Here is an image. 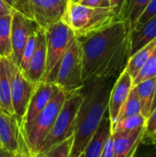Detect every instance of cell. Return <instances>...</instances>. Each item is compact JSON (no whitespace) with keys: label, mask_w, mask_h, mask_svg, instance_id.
<instances>
[{"label":"cell","mask_w":156,"mask_h":157,"mask_svg":"<svg viewBox=\"0 0 156 157\" xmlns=\"http://www.w3.org/2000/svg\"><path fill=\"white\" fill-rule=\"evenodd\" d=\"M156 132V107L151 112L150 116L146 119L144 126V134L143 136H148Z\"/></svg>","instance_id":"obj_29"},{"label":"cell","mask_w":156,"mask_h":157,"mask_svg":"<svg viewBox=\"0 0 156 157\" xmlns=\"http://www.w3.org/2000/svg\"><path fill=\"white\" fill-rule=\"evenodd\" d=\"M61 19L71 28L77 39L89 37L121 20L112 7H91L71 2H68Z\"/></svg>","instance_id":"obj_3"},{"label":"cell","mask_w":156,"mask_h":157,"mask_svg":"<svg viewBox=\"0 0 156 157\" xmlns=\"http://www.w3.org/2000/svg\"><path fill=\"white\" fill-rule=\"evenodd\" d=\"M83 98L84 94L82 89L67 94L56 121L42 143L37 156L44 154L54 145L74 136L77 123V115Z\"/></svg>","instance_id":"obj_4"},{"label":"cell","mask_w":156,"mask_h":157,"mask_svg":"<svg viewBox=\"0 0 156 157\" xmlns=\"http://www.w3.org/2000/svg\"><path fill=\"white\" fill-rule=\"evenodd\" d=\"M117 77L97 78L85 83L70 157H78L98 128L108 111L111 88Z\"/></svg>","instance_id":"obj_2"},{"label":"cell","mask_w":156,"mask_h":157,"mask_svg":"<svg viewBox=\"0 0 156 157\" xmlns=\"http://www.w3.org/2000/svg\"><path fill=\"white\" fill-rule=\"evenodd\" d=\"M100 157H114V152H113V142L111 135L108 139V141L105 144L102 155Z\"/></svg>","instance_id":"obj_31"},{"label":"cell","mask_w":156,"mask_h":157,"mask_svg":"<svg viewBox=\"0 0 156 157\" xmlns=\"http://www.w3.org/2000/svg\"><path fill=\"white\" fill-rule=\"evenodd\" d=\"M124 2H125V0H110L111 7L119 14V16H120V10L122 8Z\"/></svg>","instance_id":"obj_35"},{"label":"cell","mask_w":156,"mask_h":157,"mask_svg":"<svg viewBox=\"0 0 156 157\" xmlns=\"http://www.w3.org/2000/svg\"><path fill=\"white\" fill-rule=\"evenodd\" d=\"M151 0H131L128 5L121 10L120 17L121 20H127L130 24V29L143 12Z\"/></svg>","instance_id":"obj_22"},{"label":"cell","mask_w":156,"mask_h":157,"mask_svg":"<svg viewBox=\"0 0 156 157\" xmlns=\"http://www.w3.org/2000/svg\"><path fill=\"white\" fill-rule=\"evenodd\" d=\"M11 20L12 14L0 17V57H11Z\"/></svg>","instance_id":"obj_21"},{"label":"cell","mask_w":156,"mask_h":157,"mask_svg":"<svg viewBox=\"0 0 156 157\" xmlns=\"http://www.w3.org/2000/svg\"><path fill=\"white\" fill-rule=\"evenodd\" d=\"M145 122L146 118H144L141 113L131 116L114 123L111 126V133L115 132H127L139 128H143L145 126Z\"/></svg>","instance_id":"obj_24"},{"label":"cell","mask_w":156,"mask_h":157,"mask_svg":"<svg viewBox=\"0 0 156 157\" xmlns=\"http://www.w3.org/2000/svg\"><path fill=\"white\" fill-rule=\"evenodd\" d=\"M111 135V121L107 111L104 115L98 128L88 142L84 150L85 157H100L104 146L109 136Z\"/></svg>","instance_id":"obj_16"},{"label":"cell","mask_w":156,"mask_h":157,"mask_svg":"<svg viewBox=\"0 0 156 157\" xmlns=\"http://www.w3.org/2000/svg\"><path fill=\"white\" fill-rule=\"evenodd\" d=\"M78 157H85V154H84V153H82V154H81V155H80Z\"/></svg>","instance_id":"obj_40"},{"label":"cell","mask_w":156,"mask_h":157,"mask_svg":"<svg viewBox=\"0 0 156 157\" xmlns=\"http://www.w3.org/2000/svg\"><path fill=\"white\" fill-rule=\"evenodd\" d=\"M44 30L47 48V64L42 82L52 83L63 56L76 37L71 28L62 19Z\"/></svg>","instance_id":"obj_6"},{"label":"cell","mask_w":156,"mask_h":157,"mask_svg":"<svg viewBox=\"0 0 156 157\" xmlns=\"http://www.w3.org/2000/svg\"><path fill=\"white\" fill-rule=\"evenodd\" d=\"M67 94L60 87L39 115L24 129L26 142L32 157H36L45 138L51 130L65 101Z\"/></svg>","instance_id":"obj_5"},{"label":"cell","mask_w":156,"mask_h":157,"mask_svg":"<svg viewBox=\"0 0 156 157\" xmlns=\"http://www.w3.org/2000/svg\"><path fill=\"white\" fill-rule=\"evenodd\" d=\"M156 86V76L145 79L136 86L138 97L141 104V114L144 118H148L152 111V104L154 98Z\"/></svg>","instance_id":"obj_19"},{"label":"cell","mask_w":156,"mask_h":157,"mask_svg":"<svg viewBox=\"0 0 156 157\" xmlns=\"http://www.w3.org/2000/svg\"><path fill=\"white\" fill-rule=\"evenodd\" d=\"M141 113V104H140V99L138 97V93L136 90V87L133 86L126 101L124 102V104L122 105L117 121H121L123 119H126L128 117L131 116H134L137 114ZM116 121V122H117ZM115 122V123H116Z\"/></svg>","instance_id":"obj_23"},{"label":"cell","mask_w":156,"mask_h":157,"mask_svg":"<svg viewBox=\"0 0 156 157\" xmlns=\"http://www.w3.org/2000/svg\"><path fill=\"white\" fill-rule=\"evenodd\" d=\"M156 107V86H155V93H154V101H153V104H152V111L153 109ZM151 111V112H152Z\"/></svg>","instance_id":"obj_38"},{"label":"cell","mask_w":156,"mask_h":157,"mask_svg":"<svg viewBox=\"0 0 156 157\" xmlns=\"http://www.w3.org/2000/svg\"><path fill=\"white\" fill-rule=\"evenodd\" d=\"M80 0H69V2H71V3H78Z\"/></svg>","instance_id":"obj_39"},{"label":"cell","mask_w":156,"mask_h":157,"mask_svg":"<svg viewBox=\"0 0 156 157\" xmlns=\"http://www.w3.org/2000/svg\"><path fill=\"white\" fill-rule=\"evenodd\" d=\"M133 79L124 69L117 77L109 95L108 112L111 121V126L117 121L120 110L126 101L132 86Z\"/></svg>","instance_id":"obj_13"},{"label":"cell","mask_w":156,"mask_h":157,"mask_svg":"<svg viewBox=\"0 0 156 157\" xmlns=\"http://www.w3.org/2000/svg\"><path fill=\"white\" fill-rule=\"evenodd\" d=\"M78 40L83 55L84 84L97 78L118 77L125 69L131 52L127 20H120Z\"/></svg>","instance_id":"obj_1"},{"label":"cell","mask_w":156,"mask_h":157,"mask_svg":"<svg viewBox=\"0 0 156 157\" xmlns=\"http://www.w3.org/2000/svg\"><path fill=\"white\" fill-rule=\"evenodd\" d=\"M13 10L14 8L10 6L6 2H5L4 0H0V17L6 15L12 14Z\"/></svg>","instance_id":"obj_33"},{"label":"cell","mask_w":156,"mask_h":157,"mask_svg":"<svg viewBox=\"0 0 156 157\" xmlns=\"http://www.w3.org/2000/svg\"><path fill=\"white\" fill-rule=\"evenodd\" d=\"M0 157H15V155L13 154H11L10 152L0 148Z\"/></svg>","instance_id":"obj_36"},{"label":"cell","mask_w":156,"mask_h":157,"mask_svg":"<svg viewBox=\"0 0 156 157\" xmlns=\"http://www.w3.org/2000/svg\"><path fill=\"white\" fill-rule=\"evenodd\" d=\"M150 148L139 154V149L134 157H156V146H149Z\"/></svg>","instance_id":"obj_34"},{"label":"cell","mask_w":156,"mask_h":157,"mask_svg":"<svg viewBox=\"0 0 156 157\" xmlns=\"http://www.w3.org/2000/svg\"><path fill=\"white\" fill-rule=\"evenodd\" d=\"M156 39V15L138 29L130 30V57Z\"/></svg>","instance_id":"obj_17"},{"label":"cell","mask_w":156,"mask_h":157,"mask_svg":"<svg viewBox=\"0 0 156 157\" xmlns=\"http://www.w3.org/2000/svg\"><path fill=\"white\" fill-rule=\"evenodd\" d=\"M47 64V48L44 29H40L37 32V40L34 52L30 61L23 72L24 76L34 84L43 81Z\"/></svg>","instance_id":"obj_12"},{"label":"cell","mask_w":156,"mask_h":157,"mask_svg":"<svg viewBox=\"0 0 156 157\" xmlns=\"http://www.w3.org/2000/svg\"><path fill=\"white\" fill-rule=\"evenodd\" d=\"M0 148H2V147H1V144H0Z\"/></svg>","instance_id":"obj_41"},{"label":"cell","mask_w":156,"mask_h":157,"mask_svg":"<svg viewBox=\"0 0 156 157\" xmlns=\"http://www.w3.org/2000/svg\"><path fill=\"white\" fill-rule=\"evenodd\" d=\"M156 76V46L154 47V51L152 52L147 63H145V65L143 66V68L141 70V72L138 74V75L133 79V86H136L137 84H139L140 82L148 79V78H152V77H155Z\"/></svg>","instance_id":"obj_25"},{"label":"cell","mask_w":156,"mask_h":157,"mask_svg":"<svg viewBox=\"0 0 156 157\" xmlns=\"http://www.w3.org/2000/svg\"><path fill=\"white\" fill-rule=\"evenodd\" d=\"M66 94L82 89L83 55L80 41L75 38L63 56L53 82Z\"/></svg>","instance_id":"obj_7"},{"label":"cell","mask_w":156,"mask_h":157,"mask_svg":"<svg viewBox=\"0 0 156 157\" xmlns=\"http://www.w3.org/2000/svg\"><path fill=\"white\" fill-rule=\"evenodd\" d=\"M59 87L51 82H40L37 84L36 89L30 98L23 121L24 129L39 115V113L46 107L52 97L55 95Z\"/></svg>","instance_id":"obj_14"},{"label":"cell","mask_w":156,"mask_h":157,"mask_svg":"<svg viewBox=\"0 0 156 157\" xmlns=\"http://www.w3.org/2000/svg\"><path fill=\"white\" fill-rule=\"evenodd\" d=\"M14 9L35 20L44 29L61 20L65 11L53 0H18Z\"/></svg>","instance_id":"obj_9"},{"label":"cell","mask_w":156,"mask_h":157,"mask_svg":"<svg viewBox=\"0 0 156 157\" xmlns=\"http://www.w3.org/2000/svg\"><path fill=\"white\" fill-rule=\"evenodd\" d=\"M37 32L38 31H35L33 32L30 37L29 38L27 43H26V46L23 50V53H22V57H21V62H20V64H19V70L23 73L29 61H30V58L34 52V50H35V46H36V40H37Z\"/></svg>","instance_id":"obj_27"},{"label":"cell","mask_w":156,"mask_h":157,"mask_svg":"<svg viewBox=\"0 0 156 157\" xmlns=\"http://www.w3.org/2000/svg\"><path fill=\"white\" fill-rule=\"evenodd\" d=\"M155 46L156 39L151 41L150 43H148L143 48H142L141 50H139L137 52H135L133 55H131L129 58L125 70L131 76L132 79H134L141 72V70L143 68Z\"/></svg>","instance_id":"obj_20"},{"label":"cell","mask_w":156,"mask_h":157,"mask_svg":"<svg viewBox=\"0 0 156 157\" xmlns=\"http://www.w3.org/2000/svg\"><path fill=\"white\" fill-rule=\"evenodd\" d=\"M73 142H74V136L54 145L44 154L40 155L36 157H70Z\"/></svg>","instance_id":"obj_26"},{"label":"cell","mask_w":156,"mask_h":157,"mask_svg":"<svg viewBox=\"0 0 156 157\" xmlns=\"http://www.w3.org/2000/svg\"><path fill=\"white\" fill-rule=\"evenodd\" d=\"M40 29V27L35 20L29 18L15 9L13 10L11 20L12 54L10 58L17 67H19L23 50L29 38L33 32L38 31Z\"/></svg>","instance_id":"obj_11"},{"label":"cell","mask_w":156,"mask_h":157,"mask_svg":"<svg viewBox=\"0 0 156 157\" xmlns=\"http://www.w3.org/2000/svg\"><path fill=\"white\" fill-rule=\"evenodd\" d=\"M78 4L91 7H111L110 0H80Z\"/></svg>","instance_id":"obj_30"},{"label":"cell","mask_w":156,"mask_h":157,"mask_svg":"<svg viewBox=\"0 0 156 157\" xmlns=\"http://www.w3.org/2000/svg\"><path fill=\"white\" fill-rule=\"evenodd\" d=\"M156 15V0H151L149 2V4L147 5V6L145 7V9L143 10V12L141 14V16L138 17V19L136 20V22L134 23L133 27L130 29L132 30L134 29H138L140 28L142 25H143L147 20H149L150 18H152L153 17H154Z\"/></svg>","instance_id":"obj_28"},{"label":"cell","mask_w":156,"mask_h":157,"mask_svg":"<svg viewBox=\"0 0 156 157\" xmlns=\"http://www.w3.org/2000/svg\"><path fill=\"white\" fill-rule=\"evenodd\" d=\"M10 57H0V110L14 116L11 101Z\"/></svg>","instance_id":"obj_18"},{"label":"cell","mask_w":156,"mask_h":157,"mask_svg":"<svg viewBox=\"0 0 156 157\" xmlns=\"http://www.w3.org/2000/svg\"><path fill=\"white\" fill-rule=\"evenodd\" d=\"M9 66L11 77V101L14 117L18 125L23 129L24 117L37 84L29 81L19 68L12 62L11 58Z\"/></svg>","instance_id":"obj_8"},{"label":"cell","mask_w":156,"mask_h":157,"mask_svg":"<svg viewBox=\"0 0 156 157\" xmlns=\"http://www.w3.org/2000/svg\"><path fill=\"white\" fill-rule=\"evenodd\" d=\"M141 145L144 146H156V132L154 133L148 135V136H143L142 141H141Z\"/></svg>","instance_id":"obj_32"},{"label":"cell","mask_w":156,"mask_h":157,"mask_svg":"<svg viewBox=\"0 0 156 157\" xmlns=\"http://www.w3.org/2000/svg\"><path fill=\"white\" fill-rule=\"evenodd\" d=\"M5 2H6L10 6H12L13 8L15 7V6L17 5V1L18 0H4Z\"/></svg>","instance_id":"obj_37"},{"label":"cell","mask_w":156,"mask_h":157,"mask_svg":"<svg viewBox=\"0 0 156 157\" xmlns=\"http://www.w3.org/2000/svg\"><path fill=\"white\" fill-rule=\"evenodd\" d=\"M144 134V127L111 133L114 157H134Z\"/></svg>","instance_id":"obj_15"},{"label":"cell","mask_w":156,"mask_h":157,"mask_svg":"<svg viewBox=\"0 0 156 157\" xmlns=\"http://www.w3.org/2000/svg\"><path fill=\"white\" fill-rule=\"evenodd\" d=\"M0 144L1 147L15 157H32L28 147L23 129L14 116L0 110Z\"/></svg>","instance_id":"obj_10"}]
</instances>
